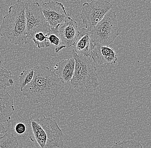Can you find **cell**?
<instances>
[{"label": "cell", "instance_id": "4fadbf2b", "mask_svg": "<svg viewBox=\"0 0 151 148\" xmlns=\"http://www.w3.org/2000/svg\"><path fill=\"white\" fill-rule=\"evenodd\" d=\"M75 60L73 57L62 60L55 66V74L65 83L70 82L74 73Z\"/></svg>", "mask_w": 151, "mask_h": 148}, {"label": "cell", "instance_id": "277c9868", "mask_svg": "<svg viewBox=\"0 0 151 148\" xmlns=\"http://www.w3.org/2000/svg\"><path fill=\"white\" fill-rule=\"evenodd\" d=\"M72 55L75 60V66L70 81L72 87L82 90L97 88L99 84V77L91 57L77 54L73 51Z\"/></svg>", "mask_w": 151, "mask_h": 148}, {"label": "cell", "instance_id": "3957f363", "mask_svg": "<svg viewBox=\"0 0 151 148\" xmlns=\"http://www.w3.org/2000/svg\"><path fill=\"white\" fill-rule=\"evenodd\" d=\"M25 4L22 0H18L10 6L0 26V36L6 37L10 43L15 45H23L28 42Z\"/></svg>", "mask_w": 151, "mask_h": 148}, {"label": "cell", "instance_id": "2e32d148", "mask_svg": "<svg viewBox=\"0 0 151 148\" xmlns=\"http://www.w3.org/2000/svg\"><path fill=\"white\" fill-rule=\"evenodd\" d=\"M36 66L24 70L19 76V86L20 91L32 81L35 71Z\"/></svg>", "mask_w": 151, "mask_h": 148}, {"label": "cell", "instance_id": "9a60e30c", "mask_svg": "<svg viewBox=\"0 0 151 148\" xmlns=\"http://www.w3.org/2000/svg\"><path fill=\"white\" fill-rule=\"evenodd\" d=\"M58 27L51 28L50 32L47 35L48 41L50 45H54L55 46V51L56 53H58L65 48L58 34Z\"/></svg>", "mask_w": 151, "mask_h": 148}, {"label": "cell", "instance_id": "52a82bcc", "mask_svg": "<svg viewBox=\"0 0 151 148\" xmlns=\"http://www.w3.org/2000/svg\"><path fill=\"white\" fill-rule=\"evenodd\" d=\"M113 5L107 0H93L83 5L80 17L86 29L90 31L111 10Z\"/></svg>", "mask_w": 151, "mask_h": 148}, {"label": "cell", "instance_id": "d6986e66", "mask_svg": "<svg viewBox=\"0 0 151 148\" xmlns=\"http://www.w3.org/2000/svg\"><path fill=\"white\" fill-rule=\"evenodd\" d=\"M48 34H45L43 33H39L35 35L32 39L38 48H48L50 46V44L48 40Z\"/></svg>", "mask_w": 151, "mask_h": 148}, {"label": "cell", "instance_id": "5b68a950", "mask_svg": "<svg viewBox=\"0 0 151 148\" xmlns=\"http://www.w3.org/2000/svg\"><path fill=\"white\" fill-rule=\"evenodd\" d=\"M94 44L108 46L119 36V27L116 13L110 10L102 19L90 31Z\"/></svg>", "mask_w": 151, "mask_h": 148}, {"label": "cell", "instance_id": "9c48e42d", "mask_svg": "<svg viewBox=\"0 0 151 148\" xmlns=\"http://www.w3.org/2000/svg\"><path fill=\"white\" fill-rule=\"evenodd\" d=\"M58 32L62 44L65 48L73 45L80 31L77 22L70 17H68L58 26Z\"/></svg>", "mask_w": 151, "mask_h": 148}, {"label": "cell", "instance_id": "8992f818", "mask_svg": "<svg viewBox=\"0 0 151 148\" xmlns=\"http://www.w3.org/2000/svg\"><path fill=\"white\" fill-rule=\"evenodd\" d=\"M26 30L28 39H32L35 34L43 33L48 34L51 28L45 19L41 6L37 2L25 4Z\"/></svg>", "mask_w": 151, "mask_h": 148}, {"label": "cell", "instance_id": "30bf717a", "mask_svg": "<svg viewBox=\"0 0 151 148\" xmlns=\"http://www.w3.org/2000/svg\"><path fill=\"white\" fill-rule=\"evenodd\" d=\"M91 57L96 64L100 65H112L117 60L116 52L108 46L94 44L91 51Z\"/></svg>", "mask_w": 151, "mask_h": 148}, {"label": "cell", "instance_id": "44dd1931", "mask_svg": "<svg viewBox=\"0 0 151 148\" xmlns=\"http://www.w3.org/2000/svg\"><path fill=\"white\" fill-rule=\"evenodd\" d=\"M7 131L2 123H0V137L3 136L7 132Z\"/></svg>", "mask_w": 151, "mask_h": 148}, {"label": "cell", "instance_id": "e0dca14e", "mask_svg": "<svg viewBox=\"0 0 151 148\" xmlns=\"http://www.w3.org/2000/svg\"><path fill=\"white\" fill-rule=\"evenodd\" d=\"M0 148H19V143L14 134L6 132L0 137Z\"/></svg>", "mask_w": 151, "mask_h": 148}, {"label": "cell", "instance_id": "7a4b0ae2", "mask_svg": "<svg viewBox=\"0 0 151 148\" xmlns=\"http://www.w3.org/2000/svg\"><path fill=\"white\" fill-rule=\"evenodd\" d=\"M29 138L37 148H61L64 145V134L56 120L43 117L28 122Z\"/></svg>", "mask_w": 151, "mask_h": 148}, {"label": "cell", "instance_id": "5bb4252c", "mask_svg": "<svg viewBox=\"0 0 151 148\" xmlns=\"http://www.w3.org/2000/svg\"><path fill=\"white\" fill-rule=\"evenodd\" d=\"M14 83L12 72L6 69L0 61V89H5L13 85Z\"/></svg>", "mask_w": 151, "mask_h": 148}, {"label": "cell", "instance_id": "7c38bea8", "mask_svg": "<svg viewBox=\"0 0 151 148\" xmlns=\"http://www.w3.org/2000/svg\"><path fill=\"white\" fill-rule=\"evenodd\" d=\"M15 111L14 99L5 89H0V123L8 122Z\"/></svg>", "mask_w": 151, "mask_h": 148}, {"label": "cell", "instance_id": "ac0fdd59", "mask_svg": "<svg viewBox=\"0 0 151 148\" xmlns=\"http://www.w3.org/2000/svg\"><path fill=\"white\" fill-rule=\"evenodd\" d=\"M110 148H143L140 142L134 139H125L116 142Z\"/></svg>", "mask_w": 151, "mask_h": 148}, {"label": "cell", "instance_id": "8fae6325", "mask_svg": "<svg viewBox=\"0 0 151 148\" xmlns=\"http://www.w3.org/2000/svg\"><path fill=\"white\" fill-rule=\"evenodd\" d=\"M73 46V51L77 54L91 57V51L93 48L90 31L85 28H81Z\"/></svg>", "mask_w": 151, "mask_h": 148}, {"label": "cell", "instance_id": "ffe728a7", "mask_svg": "<svg viewBox=\"0 0 151 148\" xmlns=\"http://www.w3.org/2000/svg\"><path fill=\"white\" fill-rule=\"evenodd\" d=\"M15 132L17 134L22 135L25 133L26 131V125L22 122H18L15 125L14 128Z\"/></svg>", "mask_w": 151, "mask_h": 148}, {"label": "cell", "instance_id": "ba28073f", "mask_svg": "<svg viewBox=\"0 0 151 148\" xmlns=\"http://www.w3.org/2000/svg\"><path fill=\"white\" fill-rule=\"evenodd\" d=\"M41 8L51 28L58 27L68 17L64 5L59 2L49 1L42 4Z\"/></svg>", "mask_w": 151, "mask_h": 148}, {"label": "cell", "instance_id": "6da1fadb", "mask_svg": "<svg viewBox=\"0 0 151 148\" xmlns=\"http://www.w3.org/2000/svg\"><path fill=\"white\" fill-rule=\"evenodd\" d=\"M35 66L32 81L23 89L22 94L37 104L56 99L65 87V82L48 67Z\"/></svg>", "mask_w": 151, "mask_h": 148}]
</instances>
